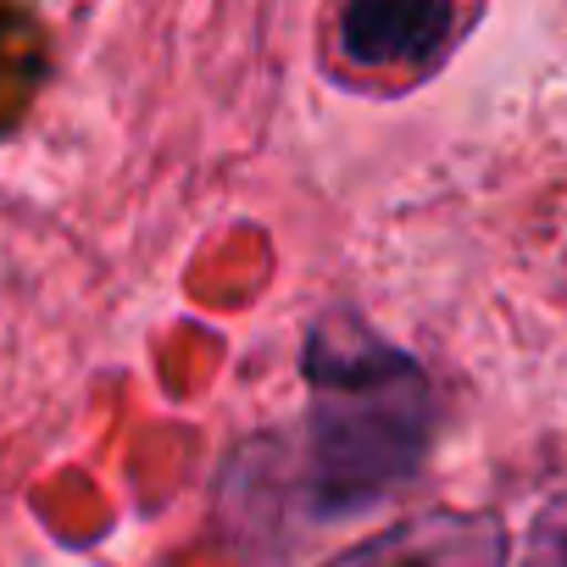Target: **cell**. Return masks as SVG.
I'll use <instances>...</instances> for the list:
<instances>
[{"label":"cell","mask_w":567,"mask_h":567,"mask_svg":"<svg viewBox=\"0 0 567 567\" xmlns=\"http://www.w3.org/2000/svg\"><path fill=\"white\" fill-rule=\"evenodd\" d=\"M301 373L318 395L307 412L301 506L307 517H357L423 467L434 440L429 373L357 318L318 323Z\"/></svg>","instance_id":"1"},{"label":"cell","mask_w":567,"mask_h":567,"mask_svg":"<svg viewBox=\"0 0 567 567\" xmlns=\"http://www.w3.org/2000/svg\"><path fill=\"white\" fill-rule=\"evenodd\" d=\"M329 567H506V523L495 512L434 506L340 550Z\"/></svg>","instance_id":"2"},{"label":"cell","mask_w":567,"mask_h":567,"mask_svg":"<svg viewBox=\"0 0 567 567\" xmlns=\"http://www.w3.org/2000/svg\"><path fill=\"white\" fill-rule=\"evenodd\" d=\"M456 29L451 7H434V0H395V7H379V0H362L340 18V51L357 68H429L445 40Z\"/></svg>","instance_id":"3"},{"label":"cell","mask_w":567,"mask_h":567,"mask_svg":"<svg viewBox=\"0 0 567 567\" xmlns=\"http://www.w3.org/2000/svg\"><path fill=\"white\" fill-rule=\"evenodd\" d=\"M517 567H567V495L534 523L528 550H523Z\"/></svg>","instance_id":"4"}]
</instances>
